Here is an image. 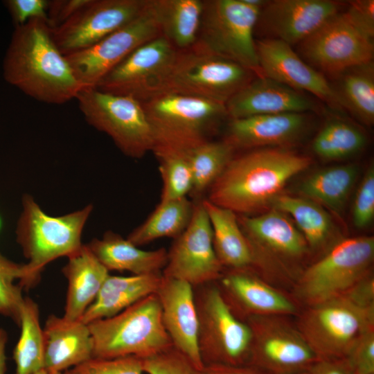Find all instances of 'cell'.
<instances>
[{
	"mask_svg": "<svg viewBox=\"0 0 374 374\" xmlns=\"http://www.w3.org/2000/svg\"><path fill=\"white\" fill-rule=\"evenodd\" d=\"M7 82L28 96L48 104L75 99L82 85L57 48L45 19L15 27L3 60Z\"/></svg>",
	"mask_w": 374,
	"mask_h": 374,
	"instance_id": "cell-1",
	"label": "cell"
},
{
	"mask_svg": "<svg viewBox=\"0 0 374 374\" xmlns=\"http://www.w3.org/2000/svg\"><path fill=\"white\" fill-rule=\"evenodd\" d=\"M311 163L310 157L284 148H260L233 157L206 199L249 215L271 205L286 184Z\"/></svg>",
	"mask_w": 374,
	"mask_h": 374,
	"instance_id": "cell-2",
	"label": "cell"
},
{
	"mask_svg": "<svg viewBox=\"0 0 374 374\" xmlns=\"http://www.w3.org/2000/svg\"><path fill=\"white\" fill-rule=\"evenodd\" d=\"M93 210L89 204L64 215L53 217L43 211L33 197L22 198V211L18 220L16 235L28 262L18 285L23 289L35 285L46 265L78 251L84 225Z\"/></svg>",
	"mask_w": 374,
	"mask_h": 374,
	"instance_id": "cell-3",
	"label": "cell"
},
{
	"mask_svg": "<svg viewBox=\"0 0 374 374\" xmlns=\"http://www.w3.org/2000/svg\"><path fill=\"white\" fill-rule=\"evenodd\" d=\"M296 317L297 328L319 359L347 358L357 343L374 330V303L350 290L307 306Z\"/></svg>",
	"mask_w": 374,
	"mask_h": 374,
	"instance_id": "cell-4",
	"label": "cell"
},
{
	"mask_svg": "<svg viewBox=\"0 0 374 374\" xmlns=\"http://www.w3.org/2000/svg\"><path fill=\"white\" fill-rule=\"evenodd\" d=\"M141 102L153 133L152 152H186L208 141L209 133L228 117L224 104L181 93L161 92Z\"/></svg>",
	"mask_w": 374,
	"mask_h": 374,
	"instance_id": "cell-5",
	"label": "cell"
},
{
	"mask_svg": "<svg viewBox=\"0 0 374 374\" xmlns=\"http://www.w3.org/2000/svg\"><path fill=\"white\" fill-rule=\"evenodd\" d=\"M238 220L251 248V267L258 268L260 278L265 274V280L276 287L278 283L293 288L300 275L296 268L310 251L294 223L275 208L257 215H240Z\"/></svg>",
	"mask_w": 374,
	"mask_h": 374,
	"instance_id": "cell-6",
	"label": "cell"
},
{
	"mask_svg": "<svg viewBox=\"0 0 374 374\" xmlns=\"http://www.w3.org/2000/svg\"><path fill=\"white\" fill-rule=\"evenodd\" d=\"M88 326L93 340V357L134 355L144 359L173 346L163 324L156 293L113 317Z\"/></svg>",
	"mask_w": 374,
	"mask_h": 374,
	"instance_id": "cell-7",
	"label": "cell"
},
{
	"mask_svg": "<svg viewBox=\"0 0 374 374\" xmlns=\"http://www.w3.org/2000/svg\"><path fill=\"white\" fill-rule=\"evenodd\" d=\"M374 238L343 239L303 270L293 287L305 307L342 295L371 273Z\"/></svg>",
	"mask_w": 374,
	"mask_h": 374,
	"instance_id": "cell-8",
	"label": "cell"
},
{
	"mask_svg": "<svg viewBox=\"0 0 374 374\" xmlns=\"http://www.w3.org/2000/svg\"><path fill=\"white\" fill-rule=\"evenodd\" d=\"M260 10L243 0L204 1L198 37L194 46L262 76L254 39Z\"/></svg>",
	"mask_w": 374,
	"mask_h": 374,
	"instance_id": "cell-9",
	"label": "cell"
},
{
	"mask_svg": "<svg viewBox=\"0 0 374 374\" xmlns=\"http://www.w3.org/2000/svg\"><path fill=\"white\" fill-rule=\"evenodd\" d=\"M86 121L107 134L126 156L141 159L154 148L152 128L140 100L96 88H82L75 97Z\"/></svg>",
	"mask_w": 374,
	"mask_h": 374,
	"instance_id": "cell-10",
	"label": "cell"
},
{
	"mask_svg": "<svg viewBox=\"0 0 374 374\" xmlns=\"http://www.w3.org/2000/svg\"><path fill=\"white\" fill-rule=\"evenodd\" d=\"M256 76L233 61L193 46L177 52L159 93L193 96L225 105Z\"/></svg>",
	"mask_w": 374,
	"mask_h": 374,
	"instance_id": "cell-11",
	"label": "cell"
},
{
	"mask_svg": "<svg viewBox=\"0 0 374 374\" xmlns=\"http://www.w3.org/2000/svg\"><path fill=\"white\" fill-rule=\"evenodd\" d=\"M198 317V348L204 366L247 364L251 330L232 312L215 282L193 287Z\"/></svg>",
	"mask_w": 374,
	"mask_h": 374,
	"instance_id": "cell-12",
	"label": "cell"
},
{
	"mask_svg": "<svg viewBox=\"0 0 374 374\" xmlns=\"http://www.w3.org/2000/svg\"><path fill=\"white\" fill-rule=\"evenodd\" d=\"M299 53L314 69L335 78L347 69L373 61V37L344 8L299 44Z\"/></svg>",
	"mask_w": 374,
	"mask_h": 374,
	"instance_id": "cell-13",
	"label": "cell"
},
{
	"mask_svg": "<svg viewBox=\"0 0 374 374\" xmlns=\"http://www.w3.org/2000/svg\"><path fill=\"white\" fill-rule=\"evenodd\" d=\"M289 317L255 315L244 321L251 330L249 364L268 374H298L319 360Z\"/></svg>",
	"mask_w": 374,
	"mask_h": 374,
	"instance_id": "cell-14",
	"label": "cell"
},
{
	"mask_svg": "<svg viewBox=\"0 0 374 374\" xmlns=\"http://www.w3.org/2000/svg\"><path fill=\"white\" fill-rule=\"evenodd\" d=\"M161 36L148 0L134 19L92 46L66 56L82 88H94L98 82L132 51Z\"/></svg>",
	"mask_w": 374,
	"mask_h": 374,
	"instance_id": "cell-15",
	"label": "cell"
},
{
	"mask_svg": "<svg viewBox=\"0 0 374 374\" xmlns=\"http://www.w3.org/2000/svg\"><path fill=\"white\" fill-rule=\"evenodd\" d=\"M224 270L213 247L212 229L202 199H198L194 202L188 225L168 251L162 275L195 287L216 282Z\"/></svg>",
	"mask_w": 374,
	"mask_h": 374,
	"instance_id": "cell-16",
	"label": "cell"
},
{
	"mask_svg": "<svg viewBox=\"0 0 374 374\" xmlns=\"http://www.w3.org/2000/svg\"><path fill=\"white\" fill-rule=\"evenodd\" d=\"M177 52L159 36L132 51L94 88L143 101L159 92Z\"/></svg>",
	"mask_w": 374,
	"mask_h": 374,
	"instance_id": "cell-17",
	"label": "cell"
},
{
	"mask_svg": "<svg viewBox=\"0 0 374 374\" xmlns=\"http://www.w3.org/2000/svg\"><path fill=\"white\" fill-rule=\"evenodd\" d=\"M148 0H89L71 18L51 28L61 53L82 51L128 24L143 12Z\"/></svg>",
	"mask_w": 374,
	"mask_h": 374,
	"instance_id": "cell-18",
	"label": "cell"
},
{
	"mask_svg": "<svg viewBox=\"0 0 374 374\" xmlns=\"http://www.w3.org/2000/svg\"><path fill=\"white\" fill-rule=\"evenodd\" d=\"M347 3L333 0H273L260 10L255 30L260 39H276L290 46L299 44Z\"/></svg>",
	"mask_w": 374,
	"mask_h": 374,
	"instance_id": "cell-19",
	"label": "cell"
},
{
	"mask_svg": "<svg viewBox=\"0 0 374 374\" xmlns=\"http://www.w3.org/2000/svg\"><path fill=\"white\" fill-rule=\"evenodd\" d=\"M226 269L215 283L232 312L242 321L255 315L291 317L299 313L294 298L263 280L250 268Z\"/></svg>",
	"mask_w": 374,
	"mask_h": 374,
	"instance_id": "cell-20",
	"label": "cell"
},
{
	"mask_svg": "<svg viewBox=\"0 0 374 374\" xmlns=\"http://www.w3.org/2000/svg\"><path fill=\"white\" fill-rule=\"evenodd\" d=\"M255 42L262 76L309 93L331 108L342 109L332 84L305 62L291 46L269 39H256Z\"/></svg>",
	"mask_w": 374,
	"mask_h": 374,
	"instance_id": "cell-21",
	"label": "cell"
},
{
	"mask_svg": "<svg viewBox=\"0 0 374 374\" xmlns=\"http://www.w3.org/2000/svg\"><path fill=\"white\" fill-rule=\"evenodd\" d=\"M156 294L161 307L163 324L173 347L200 371L204 364L198 348L193 287L184 281L163 276Z\"/></svg>",
	"mask_w": 374,
	"mask_h": 374,
	"instance_id": "cell-22",
	"label": "cell"
},
{
	"mask_svg": "<svg viewBox=\"0 0 374 374\" xmlns=\"http://www.w3.org/2000/svg\"><path fill=\"white\" fill-rule=\"evenodd\" d=\"M227 116L238 119L284 113H311L320 105L305 93L266 76H256L226 103Z\"/></svg>",
	"mask_w": 374,
	"mask_h": 374,
	"instance_id": "cell-23",
	"label": "cell"
},
{
	"mask_svg": "<svg viewBox=\"0 0 374 374\" xmlns=\"http://www.w3.org/2000/svg\"><path fill=\"white\" fill-rule=\"evenodd\" d=\"M310 113H284L231 119L225 139L234 149L283 145L305 132Z\"/></svg>",
	"mask_w": 374,
	"mask_h": 374,
	"instance_id": "cell-24",
	"label": "cell"
},
{
	"mask_svg": "<svg viewBox=\"0 0 374 374\" xmlns=\"http://www.w3.org/2000/svg\"><path fill=\"white\" fill-rule=\"evenodd\" d=\"M44 370L62 373L93 357V340L88 324L50 315L43 329Z\"/></svg>",
	"mask_w": 374,
	"mask_h": 374,
	"instance_id": "cell-25",
	"label": "cell"
},
{
	"mask_svg": "<svg viewBox=\"0 0 374 374\" xmlns=\"http://www.w3.org/2000/svg\"><path fill=\"white\" fill-rule=\"evenodd\" d=\"M62 272L68 287L63 317L80 320L96 298L109 271L97 259L87 244L68 257Z\"/></svg>",
	"mask_w": 374,
	"mask_h": 374,
	"instance_id": "cell-26",
	"label": "cell"
},
{
	"mask_svg": "<svg viewBox=\"0 0 374 374\" xmlns=\"http://www.w3.org/2000/svg\"><path fill=\"white\" fill-rule=\"evenodd\" d=\"M87 246L109 271H127L133 275L162 273L168 260L165 248L143 250L110 231L100 239H93Z\"/></svg>",
	"mask_w": 374,
	"mask_h": 374,
	"instance_id": "cell-27",
	"label": "cell"
},
{
	"mask_svg": "<svg viewBox=\"0 0 374 374\" xmlns=\"http://www.w3.org/2000/svg\"><path fill=\"white\" fill-rule=\"evenodd\" d=\"M162 273L118 276L109 275L80 321L86 324L113 317L139 300L156 293Z\"/></svg>",
	"mask_w": 374,
	"mask_h": 374,
	"instance_id": "cell-28",
	"label": "cell"
},
{
	"mask_svg": "<svg viewBox=\"0 0 374 374\" xmlns=\"http://www.w3.org/2000/svg\"><path fill=\"white\" fill-rule=\"evenodd\" d=\"M213 233V247L224 269L250 268L252 253L233 211L216 205L206 198L202 199Z\"/></svg>",
	"mask_w": 374,
	"mask_h": 374,
	"instance_id": "cell-29",
	"label": "cell"
},
{
	"mask_svg": "<svg viewBox=\"0 0 374 374\" xmlns=\"http://www.w3.org/2000/svg\"><path fill=\"white\" fill-rule=\"evenodd\" d=\"M161 36L178 51L197 42L204 10L201 0H150Z\"/></svg>",
	"mask_w": 374,
	"mask_h": 374,
	"instance_id": "cell-30",
	"label": "cell"
},
{
	"mask_svg": "<svg viewBox=\"0 0 374 374\" xmlns=\"http://www.w3.org/2000/svg\"><path fill=\"white\" fill-rule=\"evenodd\" d=\"M357 175V168L353 164L324 168L306 177L299 191L303 197L338 212L345 205Z\"/></svg>",
	"mask_w": 374,
	"mask_h": 374,
	"instance_id": "cell-31",
	"label": "cell"
},
{
	"mask_svg": "<svg viewBox=\"0 0 374 374\" xmlns=\"http://www.w3.org/2000/svg\"><path fill=\"white\" fill-rule=\"evenodd\" d=\"M194 202L187 197L160 201L154 211L127 239L139 247L161 238L178 237L188 225L193 211Z\"/></svg>",
	"mask_w": 374,
	"mask_h": 374,
	"instance_id": "cell-32",
	"label": "cell"
},
{
	"mask_svg": "<svg viewBox=\"0 0 374 374\" xmlns=\"http://www.w3.org/2000/svg\"><path fill=\"white\" fill-rule=\"evenodd\" d=\"M333 86L342 109L362 123L374 122V64L370 62L352 67L335 78Z\"/></svg>",
	"mask_w": 374,
	"mask_h": 374,
	"instance_id": "cell-33",
	"label": "cell"
},
{
	"mask_svg": "<svg viewBox=\"0 0 374 374\" xmlns=\"http://www.w3.org/2000/svg\"><path fill=\"white\" fill-rule=\"evenodd\" d=\"M272 205L294 220L310 249H320L326 244L332 233L333 224L322 206L303 197L282 194Z\"/></svg>",
	"mask_w": 374,
	"mask_h": 374,
	"instance_id": "cell-34",
	"label": "cell"
},
{
	"mask_svg": "<svg viewBox=\"0 0 374 374\" xmlns=\"http://www.w3.org/2000/svg\"><path fill=\"white\" fill-rule=\"evenodd\" d=\"M234 150L225 141L208 140L185 152L192 175L190 195L201 199L233 159Z\"/></svg>",
	"mask_w": 374,
	"mask_h": 374,
	"instance_id": "cell-35",
	"label": "cell"
},
{
	"mask_svg": "<svg viewBox=\"0 0 374 374\" xmlns=\"http://www.w3.org/2000/svg\"><path fill=\"white\" fill-rule=\"evenodd\" d=\"M21 333L13 350L16 374H35L44 369V341L39 308L25 298L20 315Z\"/></svg>",
	"mask_w": 374,
	"mask_h": 374,
	"instance_id": "cell-36",
	"label": "cell"
},
{
	"mask_svg": "<svg viewBox=\"0 0 374 374\" xmlns=\"http://www.w3.org/2000/svg\"><path fill=\"white\" fill-rule=\"evenodd\" d=\"M366 144V136L357 126L333 118L321 127L313 139L312 149L326 160H339L359 152Z\"/></svg>",
	"mask_w": 374,
	"mask_h": 374,
	"instance_id": "cell-37",
	"label": "cell"
},
{
	"mask_svg": "<svg viewBox=\"0 0 374 374\" xmlns=\"http://www.w3.org/2000/svg\"><path fill=\"white\" fill-rule=\"evenodd\" d=\"M153 152L162 180L160 201L186 197L192 189V175L185 152L159 150Z\"/></svg>",
	"mask_w": 374,
	"mask_h": 374,
	"instance_id": "cell-38",
	"label": "cell"
},
{
	"mask_svg": "<svg viewBox=\"0 0 374 374\" xmlns=\"http://www.w3.org/2000/svg\"><path fill=\"white\" fill-rule=\"evenodd\" d=\"M24 264H18L0 253V314L19 325L25 298L22 288L15 281L24 276Z\"/></svg>",
	"mask_w": 374,
	"mask_h": 374,
	"instance_id": "cell-39",
	"label": "cell"
},
{
	"mask_svg": "<svg viewBox=\"0 0 374 374\" xmlns=\"http://www.w3.org/2000/svg\"><path fill=\"white\" fill-rule=\"evenodd\" d=\"M142 359L130 355L91 359L66 370L62 374H143Z\"/></svg>",
	"mask_w": 374,
	"mask_h": 374,
	"instance_id": "cell-40",
	"label": "cell"
},
{
	"mask_svg": "<svg viewBox=\"0 0 374 374\" xmlns=\"http://www.w3.org/2000/svg\"><path fill=\"white\" fill-rule=\"evenodd\" d=\"M146 374H199L191 362L175 347L142 359Z\"/></svg>",
	"mask_w": 374,
	"mask_h": 374,
	"instance_id": "cell-41",
	"label": "cell"
},
{
	"mask_svg": "<svg viewBox=\"0 0 374 374\" xmlns=\"http://www.w3.org/2000/svg\"><path fill=\"white\" fill-rule=\"evenodd\" d=\"M353 222L358 229H365L374 218V168L371 166L357 190L352 209Z\"/></svg>",
	"mask_w": 374,
	"mask_h": 374,
	"instance_id": "cell-42",
	"label": "cell"
},
{
	"mask_svg": "<svg viewBox=\"0 0 374 374\" xmlns=\"http://www.w3.org/2000/svg\"><path fill=\"white\" fill-rule=\"evenodd\" d=\"M4 3L12 17L15 27L22 26L35 19L47 21L49 3L48 0H8L5 1Z\"/></svg>",
	"mask_w": 374,
	"mask_h": 374,
	"instance_id": "cell-43",
	"label": "cell"
},
{
	"mask_svg": "<svg viewBox=\"0 0 374 374\" xmlns=\"http://www.w3.org/2000/svg\"><path fill=\"white\" fill-rule=\"evenodd\" d=\"M347 358L354 374H374V330L357 343Z\"/></svg>",
	"mask_w": 374,
	"mask_h": 374,
	"instance_id": "cell-44",
	"label": "cell"
},
{
	"mask_svg": "<svg viewBox=\"0 0 374 374\" xmlns=\"http://www.w3.org/2000/svg\"><path fill=\"white\" fill-rule=\"evenodd\" d=\"M345 10L366 33L374 37V1H348Z\"/></svg>",
	"mask_w": 374,
	"mask_h": 374,
	"instance_id": "cell-45",
	"label": "cell"
},
{
	"mask_svg": "<svg viewBox=\"0 0 374 374\" xmlns=\"http://www.w3.org/2000/svg\"><path fill=\"white\" fill-rule=\"evenodd\" d=\"M89 0L49 1L47 21L51 28L64 23L78 11Z\"/></svg>",
	"mask_w": 374,
	"mask_h": 374,
	"instance_id": "cell-46",
	"label": "cell"
},
{
	"mask_svg": "<svg viewBox=\"0 0 374 374\" xmlns=\"http://www.w3.org/2000/svg\"><path fill=\"white\" fill-rule=\"evenodd\" d=\"M308 374H354L348 358L319 359L307 371Z\"/></svg>",
	"mask_w": 374,
	"mask_h": 374,
	"instance_id": "cell-47",
	"label": "cell"
},
{
	"mask_svg": "<svg viewBox=\"0 0 374 374\" xmlns=\"http://www.w3.org/2000/svg\"><path fill=\"white\" fill-rule=\"evenodd\" d=\"M199 374H268L251 364H206L199 371Z\"/></svg>",
	"mask_w": 374,
	"mask_h": 374,
	"instance_id": "cell-48",
	"label": "cell"
},
{
	"mask_svg": "<svg viewBox=\"0 0 374 374\" xmlns=\"http://www.w3.org/2000/svg\"><path fill=\"white\" fill-rule=\"evenodd\" d=\"M8 341V335L5 330L0 328V374H5L6 364V346Z\"/></svg>",
	"mask_w": 374,
	"mask_h": 374,
	"instance_id": "cell-49",
	"label": "cell"
},
{
	"mask_svg": "<svg viewBox=\"0 0 374 374\" xmlns=\"http://www.w3.org/2000/svg\"><path fill=\"white\" fill-rule=\"evenodd\" d=\"M35 374H48V373L44 369H42Z\"/></svg>",
	"mask_w": 374,
	"mask_h": 374,
	"instance_id": "cell-50",
	"label": "cell"
},
{
	"mask_svg": "<svg viewBox=\"0 0 374 374\" xmlns=\"http://www.w3.org/2000/svg\"><path fill=\"white\" fill-rule=\"evenodd\" d=\"M298 374H308V373H307V371H305V372H303V373H298Z\"/></svg>",
	"mask_w": 374,
	"mask_h": 374,
	"instance_id": "cell-51",
	"label": "cell"
},
{
	"mask_svg": "<svg viewBox=\"0 0 374 374\" xmlns=\"http://www.w3.org/2000/svg\"><path fill=\"white\" fill-rule=\"evenodd\" d=\"M55 374H62V373H55Z\"/></svg>",
	"mask_w": 374,
	"mask_h": 374,
	"instance_id": "cell-52",
	"label": "cell"
}]
</instances>
